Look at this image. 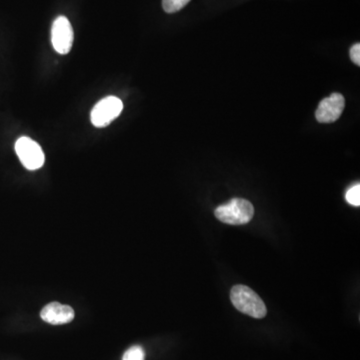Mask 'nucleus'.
I'll return each instance as SVG.
<instances>
[{"label": "nucleus", "mask_w": 360, "mask_h": 360, "mask_svg": "<svg viewBox=\"0 0 360 360\" xmlns=\"http://www.w3.org/2000/svg\"><path fill=\"white\" fill-rule=\"evenodd\" d=\"M231 303L236 310L253 318L266 317L267 310L259 294L245 285H236L231 291Z\"/></svg>", "instance_id": "f257e3e1"}, {"label": "nucleus", "mask_w": 360, "mask_h": 360, "mask_svg": "<svg viewBox=\"0 0 360 360\" xmlns=\"http://www.w3.org/2000/svg\"><path fill=\"white\" fill-rule=\"evenodd\" d=\"M15 152L22 166L29 171L41 168L45 161L43 148L29 137L22 136L16 141Z\"/></svg>", "instance_id": "7ed1b4c3"}, {"label": "nucleus", "mask_w": 360, "mask_h": 360, "mask_svg": "<svg viewBox=\"0 0 360 360\" xmlns=\"http://www.w3.org/2000/svg\"><path fill=\"white\" fill-rule=\"evenodd\" d=\"M74 317L75 313L71 306L58 303H48L41 312L43 322L52 325L69 324Z\"/></svg>", "instance_id": "0eeeda50"}, {"label": "nucleus", "mask_w": 360, "mask_h": 360, "mask_svg": "<svg viewBox=\"0 0 360 360\" xmlns=\"http://www.w3.org/2000/svg\"><path fill=\"white\" fill-rule=\"evenodd\" d=\"M345 106V99L340 94H332L320 102L315 117L320 123H332L339 120Z\"/></svg>", "instance_id": "423d86ee"}, {"label": "nucleus", "mask_w": 360, "mask_h": 360, "mask_svg": "<svg viewBox=\"0 0 360 360\" xmlns=\"http://www.w3.org/2000/svg\"><path fill=\"white\" fill-rule=\"evenodd\" d=\"M145 352L141 346L134 345L129 348L123 355L122 360H144Z\"/></svg>", "instance_id": "1a4fd4ad"}, {"label": "nucleus", "mask_w": 360, "mask_h": 360, "mask_svg": "<svg viewBox=\"0 0 360 360\" xmlns=\"http://www.w3.org/2000/svg\"><path fill=\"white\" fill-rule=\"evenodd\" d=\"M215 217L224 224L231 225L247 224L254 215V208L250 201L243 199H231L229 203L218 206Z\"/></svg>", "instance_id": "f03ea898"}, {"label": "nucleus", "mask_w": 360, "mask_h": 360, "mask_svg": "<svg viewBox=\"0 0 360 360\" xmlns=\"http://www.w3.org/2000/svg\"><path fill=\"white\" fill-rule=\"evenodd\" d=\"M123 103L118 97L108 96L92 109L90 120L95 127H106L122 113Z\"/></svg>", "instance_id": "20e7f679"}, {"label": "nucleus", "mask_w": 360, "mask_h": 360, "mask_svg": "<svg viewBox=\"0 0 360 360\" xmlns=\"http://www.w3.org/2000/svg\"><path fill=\"white\" fill-rule=\"evenodd\" d=\"M51 41L53 48L59 55H67L73 43V29L65 16H59L55 20L51 29Z\"/></svg>", "instance_id": "39448f33"}, {"label": "nucleus", "mask_w": 360, "mask_h": 360, "mask_svg": "<svg viewBox=\"0 0 360 360\" xmlns=\"http://www.w3.org/2000/svg\"><path fill=\"white\" fill-rule=\"evenodd\" d=\"M350 58L353 62V64H357V66L360 65V44L357 43L352 46L350 50Z\"/></svg>", "instance_id": "9b49d317"}, {"label": "nucleus", "mask_w": 360, "mask_h": 360, "mask_svg": "<svg viewBox=\"0 0 360 360\" xmlns=\"http://www.w3.org/2000/svg\"><path fill=\"white\" fill-rule=\"evenodd\" d=\"M190 0H162V8L167 13H174L185 8Z\"/></svg>", "instance_id": "6e6552de"}, {"label": "nucleus", "mask_w": 360, "mask_h": 360, "mask_svg": "<svg viewBox=\"0 0 360 360\" xmlns=\"http://www.w3.org/2000/svg\"><path fill=\"white\" fill-rule=\"evenodd\" d=\"M346 201L353 206H360V185H354L348 189L345 195Z\"/></svg>", "instance_id": "9d476101"}]
</instances>
